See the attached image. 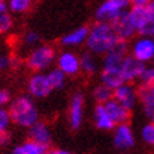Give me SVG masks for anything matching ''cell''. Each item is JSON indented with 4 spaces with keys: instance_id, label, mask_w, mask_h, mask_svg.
<instances>
[{
    "instance_id": "cell-5",
    "label": "cell",
    "mask_w": 154,
    "mask_h": 154,
    "mask_svg": "<svg viewBox=\"0 0 154 154\" xmlns=\"http://www.w3.org/2000/svg\"><path fill=\"white\" fill-rule=\"evenodd\" d=\"M129 13L134 23L136 33L154 38V0L141 7H130Z\"/></svg>"
},
{
    "instance_id": "cell-32",
    "label": "cell",
    "mask_w": 154,
    "mask_h": 154,
    "mask_svg": "<svg viewBox=\"0 0 154 154\" xmlns=\"http://www.w3.org/2000/svg\"><path fill=\"white\" fill-rule=\"evenodd\" d=\"M10 141H11V134H10L9 130L0 134V146H2V147H3V146H7Z\"/></svg>"
},
{
    "instance_id": "cell-24",
    "label": "cell",
    "mask_w": 154,
    "mask_h": 154,
    "mask_svg": "<svg viewBox=\"0 0 154 154\" xmlns=\"http://www.w3.org/2000/svg\"><path fill=\"white\" fill-rule=\"evenodd\" d=\"M112 98H113V89H110L102 82L94 89V99L96 100V103H106Z\"/></svg>"
},
{
    "instance_id": "cell-2",
    "label": "cell",
    "mask_w": 154,
    "mask_h": 154,
    "mask_svg": "<svg viewBox=\"0 0 154 154\" xmlns=\"http://www.w3.org/2000/svg\"><path fill=\"white\" fill-rule=\"evenodd\" d=\"M119 41L120 40L117 38L112 23L96 21L89 27L85 45L88 48V51L95 55H105L109 51H112Z\"/></svg>"
},
{
    "instance_id": "cell-21",
    "label": "cell",
    "mask_w": 154,
    "mask_h": 154,
    "mask_svg": "<svg viewBox=\"0 0 154 154\" xmlns=\"http://www.w3.org/2000/svg\"><path fill=\"white\" fill-rule=\"evenodd\" d=\"M139 102L141 103L146 115L151 116L154 113V94L147 86H140L139 89Z\"/></svg>"
},
{
    "instance_id": "cell-33",
    "label": "cell",
    "mask_w": 154,
    "mask_h": 154,
    "mask_svg": "<svg viewBox=\"0 0 154 154\" xmlns=\"http://www.w3.org/2000/svg\"><path fill=\"white\" fill-rule=\"evenodd\" d=\"M130 2L131 7H141V6H146L150 0H129Z\"/></svg>"
},
{
    "instance_id": "cell-10",
    "label": "cell",
    "mask_w": 154,
    "mask_h": 154,
    "mask_svg": "<svg viewBox=\"0 0 154 154\" xmlns=\"http://www.w3.org/2000/svg\"><path fill=\"white\" fill-rule=\"evenodd\" d=\"M85 117V98L82 94H74L68 107V123L72 130H78Z\"/></svg>"
},
{
    "instance_id": "cell-26",
    "label": "cell",
    "mask_w": 154,
    "mask_h": 154,
    "mask_svg": "<svg viewBox=\"0 0 154 154\" xmlns=\"http://www.w3.org/2000/svg\"><path fill=\"white\" fill-rule=\"evenodd\" d=\"M141 86H150L154 84V65L153 66H144V69L141 72L140 78H139Z\"/></svg>"
},
{
    "instance_id": "cell-36",
    "label": "cell",
    "mask_w": 154,
    "mask_h": 154,
    "mask_svg": "<svg viewBox=\"0 0 154 154\" xmlns=\"http://www.w3.org/2000/svg\"><path fill=\"white\" fill-rule=\"evenodd\" d=\"M150 117H151V123H153V125H154V113H153V115H151V116H150Z\"/></svg>"
},
{
    "instance_id": "cell-17",
    "label": "cell",
    "mask_w": 154,
    "mask_h": 154,
    "mask_svg": "<svg viewBox=\"0 0 154 154\" xmlns=\"http://www.w3.org/2000/svg\"><path fill=\"white\" fill-rule=\"evenodd\" d=\"M88 33H89V27L81 26V27L75 28V30L69 31V33H66L64 37L61 38V44H62V47L65 48L81 47L82 44L86 42Z\"/></svg>"
},
{
    "instance_id": "cell-20",
    "label": "cell",
    "mask_w": 154,
    "mask_h": 154,
    "mask_svg": "<svg viewBox=\"0 0 154 154\" xmlns=\"http://www.w3.org/2000/svg\"><path fill=\"white\" fill-rule=\"evenodd\" d=\"M48 150L45 146L38 144L33 140H26L21 144L16 146L11 151V154H45Z\"/></svg>"
},
{
    "instance_id": "cell-37",
    "label": "cell",
    "mask_w": 154,
    "mask_h": 154,
    "mask_svg": "<svg viewBox=\"0 0 154 154\" xmlns=\"http://www.w3.org/2000/svg\"><path fill=\"white\" fill-rule=\"evenodd\" d=\"M153 64H154V57H153Z\"/></svg>"
},
{
    "instance_id": "cell-7",
    "label": "cell",
    "mask_w": 154,
    "mask_h": 154,
    "mask_svg": "<svg viewBox=\"0 0 154 154\" xmlns=\"http://www.w3.org/2000/svg\"><path fill=\"white\" fill-rule=\"evenodd\" d=\"M52 86L48 81L47 72H33L27 81V92L33 99H44L51 94Z\"/></svg>"
},
{
    "instance_id": "cell-12",
    "label": "cell",
    "mask_w": 154,
    "mask_h": 154,
    "mask_svg": "<svg viewBox=\"0 0 154 154\" xmlns=\"http://www.w3.org/2000/svg\"><path fill=\"white\" fill-rule=\"evenodd\" d=\"M113 143H115V147L122 150V151L130 150L131 147H134L136 144L134 133H133L131 127L127 123L116 125V127L113 129Z\"/></svg>"
},
{
    "instance_id": "cell-1",
    "label": "cell",
    "mask_w": 154,
    "mask_h": 154,
    "mask_svg": "<svg viewBox=\"0 0 154 154\" xmlns=\"http://www.w3.org/2000/svg\"><path fill=\"white\" fill-rule=\"evenodd\" d=\"M129 52L127 42L119 41L112 51L103 55L102 71H100V82L109 86L110 89H116L119 85L125 84L122 76V65L123 60Z\"/></svg>"
},
{
    "instance_id": "cell-8",
    "label": "cell",
    "mask_w": 154,
    "mask_h": 154,
    "mask_svg": "<svg viewBox=\"0 0 154 154\" xmlns=\"http://www.w3.org/2000/svg\"><path fill=\"white\" fill-rule=\"evenodd\" d=\"M130 55H133L136 60L141 62H150L153 61L154 57V38L146 37V35H139L137 38L131 40V44L129 47Z\"/></svg>"
},
{
    "instance_id": "cell-6",
    "label": "cell",
    "mask_w": 154,
    "mask_h": 154,
    "mask_svg": "<svg viewBox=\"0 0 154 154\" xmlns=\"http://www.w3.org/2000/svg\"><path fill=\"white\" fill-rule=\"evenodd\" d=\"M130 2L129 0H105L96 9V21H106L113 23L120 16L130 10Z\"/></svg>"
},
{
    "instance_id": "cell-31",
    "label": "cell",
    "mask_w": 154,
    "mask_h": 154,
    "mask_svg": "<svg viewBox=\"0 0 154 154\" xmlns=\"http://www.w3.org/2000/svg\"><path fill=\"white\" fill-rule=\"evenodd\" d=\"M11 100V92L9 89L0 88V107H9Z\"/></svg>"
},
{
    "instance_id": "cell-22",
    "label": "cell",
    "mask_w": 154,
    "mask_h": 154,
    "mask_svg": "<svg viewBox=\"0 0 154 154\" xmlns=\"http://www.w3.org/2000/svg\"><path fill=\"white\" fill-rule=\"evenodd\" d=\"M47 76H48V81H50V84H51L54 91L62 89L65 86L66 75L61 69H58V68H51L50 71H47Z\"/></svg>"
},
{
    "instance_id": "cell-29",
    "label": "cell",
    "mask_w": 154,
    "mask_h": 154,
    "mask_svg": "<svg viewBox=\"0 0 154 154\" xmlns=\"http://www.w3.org/2000/svg\"><path fill=\"white\" fill-rule=\"evenodd\" d=\"M11 119H10V113L7 107H0V134L9 130Z\"/></svg>"
},
{
    "instance_id": "cell-18",
    "label": "cell",
    "mask_w": 154,
    "mask_h": 154,
    "mask_svg": "<svg viewBox=\"0 0 154 154\" xmlns=\"http://www.w3.org/2000/svg\"><path fill=\"white\" fill-rule=\"evenodd\" d=\"M105 106H106L107 112L110 113V116H112L113 122L116 125H122V123H127L129 122V119H130V110L126 109L123 105H120L116 99L112 98L109 102L105 103Z\"/></svg>"
},
{
    "instance_id": "cell-27",
    "label": "cell",
    "mask_w": 154,
    "mask_h": 154,
    "mask_svg": "<svg viewBox=\"0 0 154 154\" xmlns=\"http://www.w3.org/2000/svg\"><path fill=\"white\" fill-rule=\"evenodd\" d=\"M140 136H141V140L144 141L147 146H154V125L153 123H149V125L141 127Z\"/></svg>"
},
{
    "instance_id": "cell-4",
    "label": "cell",
    "mask_w": 154,
    "mask_h": 154,
    "mask_svg": "<svg viewBox=\"0 0 154 154\" xmlns=\"http://www.w3.org/2000/svg\"><path fill=\"white\" fill-rule=\"evenodd\" d=\"M55 50L48 44H38L37 47L30 50L26 57V65L33 72H45L50 71L55 64Z\"/></svg>"
},
{
    "instance_id": "cell-28",
    "label": "cell",
    "mask_w": 154,
    "mask_h": 154,
    "mask_svg": "<svg viewBox=\"0 0 154 154\" xmlns=\"http://www.w3.org/2000/svg\"><path fill=\"white\" fill-rule=\"evenodd\" d=\"M14 65H16V58H13L11 54L7 51H0V72H5Z\"/></svg>"
},
{
    "instance_id": "cell-11",
    "label": "cell",
    "mask_w": 154,
    "mask_h": 154,
    "mask_svg": "<svg viewBox=\"0 0 154 154\" xmlns=\"http://www.w3.org/2000/svg\"><path fill=\"white\" fill-rule=\"evenodd\" d=\"M113 99H116L120 105L131 110L139 102V91L133 86V84L125 82L119 85L116 89H113Z\"/></svg>"
},
{
    "instance_id": "cell-15",
    "label": "cell",
    "mask_w": 154,
    "mask_h": 154,
    "mask_svg": "<svg viewBox=\"0 0 154 154\" xmlns=\"http://www.w3.org/2000/svg\"><path fill=\"white\" fill-rule=\"evenodd\" d=\"M28 139L38 143V144H42V146H45V147H48L52 141L51 127L48 126L45 122L38 120L31 127H28Z\"/></svg>"
},
{
    "instance_id": "cell-19",
    "label": "cell",
    "mask_w": 154,
    "mask_h": 154,
    "mask_svg": "<svg viewBox=\"0 0 154 154\" xmlns=\"http://www.w3.org/2000/svg\"><path fill=\"white\" fill-rule=\"evenodd\" d=\"M98 55H95L92 52H84L82 55H79L81 58V72H84L85 75H95L99 71V61L96 58Z\"/></svg>"
},
{
    "instance_id": "cell-16",
    "label": "cell",
    "mask_w": 154,
    "mask_h": 154,
    "mask_svg": "<svg viewBox=\"0 0 154 154\" xmlns=\"http://www.w3.org/2000/svg\"><path fill=\"white\" fill-rule=\"evenodd\" d=\"M94 123L99 130H105V131H110L116 127V123L113 122L110 113L107 112L105 103H98V105L95 106Z\"/></svg>"
},
{
    "instance_id": "cell-23",
    "label": "cell",
    "mask_w": 154,
    "mask_h": 154,
    "mask_svg": "<svg viewBox=\"0 0 154 154\" xmlns=\"http://www.w3.org/2000/svg\"><path fill=\"white\" fill-rule=\"evenodd\" d=\"M34 0H7L9 11L14 14H24L33 7Z\"/></svg>"
},
{
    "instance_id": "cell-34",
    "label": "cell",
    "mask_w": 154,
    "mask_h": 154,
    "mask_svg": "<svg viewBox=\"0 0 154 154\" xmlns=\"http://www.w3.org/2000/svg\"><path fill=\"white\" fill-rule=\"evenodd\" d=\"M45 154H71V153L62 149H52V150H48Z\"/></svg>"
},
{
    "instance_id": "cell-9",
    "label": "cell",
    "mask_w": 154,
    "mask_h": 154,
    "mask_svg": "<svg viewBox=\"0 0 154 154\" xmlns=\"http://www.w3.org/2000/svg\"><path fill=\"white\" fill-rule=\"evenodd\" d=\"M57 68L61 69L66 76H75L81 72V58L76 52L71 50H64L57 55Z\"/></svg>"
},
{
    "instance_id": "cell-35",
    "label": "cell",
    "mask_w": 154,
    "mask_h": 154,
    "mask_svg": "<svg viewBox=\"0 0 154 154\" xmlns=\"http://www.w3.org/2000/svg\"><path fill=\"white\" fill-rule=\"evenodd\" d=\"M5 11H9L7 0H0V13H5Z\"/></svg>"
},
{
    "instance_id": "cell-14",
    "label": "cell",
    "mask_w": 154,
    "mask_h": 154,
    "mask_svg": "<svg viewBox=\"0 0 154 154\" xmlns=\"http://www.w3.org/2000/svg\"><path fill=\"white\" fill-rule=\"evenodd\" d=\"M146 64L141 62V61L136 60L133 55L127 54L123 60V65H122V76H123V81L125 82H129V84H133L134 81H139L141 72L144 69Z\"/></svg>"
},
{
    "instance_id": "cell-30",
    "label": "cell",
    "mask_w": 154,
    "mask_h": 154,
    "mask_svg": "<svg viewBox=\"0 0 154 154\" xmlns=\"http://www.w3.org/2000/svg\"><path fill=\"white\" fill-rule=\"evenodd\" d=\"M23 42L24 45H27V47H37L38 44H40V34L37 31H27V33L23 35Z\"/></svg>"
},
{
    "instance_id": "cell-25",
    "label": "cell",
    "mask_w": 154,
    "mask_h": 154,
    "mask_svg": "<svg viewBox=\"0 0 154 154\" xmlns=\"http://www.w3.org/2000/svg\"><path fill=\"white\" fill-rule=\"evenodd\" d=\"M13 17L9 11L5 13H0V35H5V34L10 33V30L13 28Z\"/></svg>"
},
{
    "instance_id": "cell-3",
    "label": "cell",
    "mask_w": 154,
    "mask_h": 154,
    "mask_svg": "<svg viewBox=\"0 0 154 154\" xmlns=\"http://www.w3.org/2000/svg\"><path fill=\"white\" fill-rule=\"evenodd\" d=\"M9 113L11 123L17 125L19 127L28 129L34 123L40 120V112L34 102V99L30 95H20L14 98L9 105Z\"/></svg>"
},
{
    "instance_id": "cell-13",
    "label": "cell",
    "mask_w": 154,
    "mask_h": 154,
    "mask_svg": "<svg viewBox=\"0 0 154 154\" xmlns=\"http://www.w3.org/2000/svg\"><path fill=\"white\" fill-rule=\"evenodd\" d=\"M113 28H115V33H116L117 38L120 40V41H130L134 38L136 33V27H134V23H133V20H131V16L129 11L120 16L117 20H115L112 23Z\"/></svg>"
}]
</instances>
